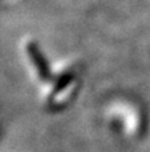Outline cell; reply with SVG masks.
<instances>
[{
    "mask_svg": "<svg viewBox=\"0 0 150 152\" xmlns=\"http://www.w3.org/2000/svg\"><path fill=\"white\" fill-rule=\"evenodd\" d=\"M73 77H74V75H73V72H71V71H66V72H64L63 75L57 76V79H56V83H55V87H53V92H52V94L53 95H57L58 92L64 91V89H65L66 87H68L69 84L72 83Z\"/></svg>",
    "mask_w": 150,
    "mask_h": 152,
    "instance_id": "cell-2",
    "label": "cell"
},
{
    "mask_svg": "<svg viewBox=\"0 0 150 152\" xmlns=\"http://www.w3.org/2000/svg\"><path fill=\"white\" fill-rule=\"evenodd\" d=\"M27 52H28L31 60L33 61V66L36 67V71L39 77L43 81H56L57 76H55L52 74L49 68V64H48L47 58L44 56V53L41 52L39 44L35 42H31L27 44Z\"/></svg>",
    "mask_w": 150,
    "mask_h": 152,
    "instance_id": "cell-1",
    "label": "cell"
}]
</instances>
